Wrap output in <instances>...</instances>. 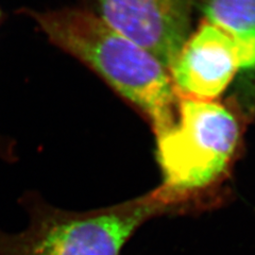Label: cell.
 I'll return each mask as SVG.
<instances>
[{
	"label": "cell",
	"instance_id": "2",
	"mask_svg": "<svg viewBox=\"0 0 255 255\" xmlns=\"http://www.w3.org/2000/svg\"><path fill=\"white\" fill-rule=\"evenodd\" d=\"M239 137L235 117L218 103L179 96L178 118L156 138L162 184L151 191L168 214L200 213L220 204L214 195Z\"/></svg>",
	"mask_w": 255,
	"mask_h": 255
},
{
	"label": "cell",
	"instance_id": "1",
	"mask_svg": "<svg viewBox=\"0 0 255 255\" xmlns=\"http://www.w3.org/2000/svg\"><path fill=\"white\" fill-rule=\"evenodd\" d=\"M50 41L86 64L147 116L155 137L175 123L178 97L170 74L153 54L81 9L32 14Z\"/></svg>",
	"mask_w": 255,
	"mask_h": 255
},
{
	"label": "cell",
	"instance_id": "5",
	"mask_svg": "<svg viewBox=\"0 0 255 255\" xmlns=\"http://www.w3.org/2000/svg\"><path fill=\"white\" fill-rule=\"evenodd\" d=\"M107 25L168 69L189 37L193 0H94Z\"/></svg>",
	"mask_w": 255,
	"mask_h": 255
},
{
	"label": "cell",
	"instance_id": "3",
	"mask_svg": "<svg viewBox=\"0 0 255 255\" xmlns=\"http://www.w3.org/2000/svg\"><path fill=\"white\" fill-rule=\"evenodd\" d=\"M18 202L28 226L17 233L0 229V255H121L143 223L168 214L151 193L82 212L60 209L35 191Z\"/></svg>",
	"mask_w": 255,
	"mask_h": 255
},
{
	"label": "cell",
	"instance_id": "4",
	"mask_svg": "<svg viewBox=\"0 0 255 255\" xmlns=\"http://www.w3.org/2000/svg\"><path fill=\"white\" fill-rule=\"evenodd\" d=\"M255 67V46L209 21L189 35L169 68L179 96L212 101L225 92L238 70Z\"/></svg>",
	"mask_w": 255,
	"mask_h": 255
},
{
	"label": "cell",
	"instance_id": "6",
	"mask_svg": "<svg viewBox=\"0 0 255 255\" xmlns=\"http://www.w3.org/2000/svg\"><path fill=\"white\" fill-rule=\"evenodd\" d=\"M205 20L255 46V0H209Z\"/></svg>",
	"mask_w": 255,
	"mask_h": 255
}]
</instances>
